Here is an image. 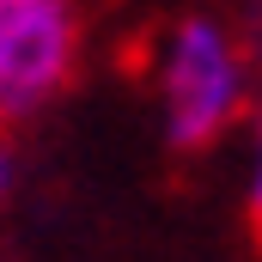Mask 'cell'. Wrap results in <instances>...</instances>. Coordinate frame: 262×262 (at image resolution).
<instances>
[{
    "label": "cell",
    "mask_w": 262,
    "mask_h": 262,
    "mask_svg": "<svg viewBox=\"0 0 262 262\" xmlns=\"http://www.w3.org/2000/svg\"><path fill=\"white\" fill-rule=\"evenodd\" d=\"M159 104H165V140L201 152L238 122L244 110V55L213 18H183L165 37L159 55Z\"/></svg>",
    "instance_id": "6da1fadb"
},
{
    "label": "cell",
    "mask_w": 262,
    "mask_h": 262,
    "mask_svg": "<svg viewBox=\"0 0 262 262\" xmlns=\"http://www.w3.org/2000/svg\"><path fill=\"white\" fill-rule=\"evenodd\" d=\"M79 61L73 0H0V116H31Z\"/></svg>",
    "instance_id": "7a4b0ae2"
},
{
    "label": "cell",
    "mask_w": 262,
    "mask_h": 262,
    "mask_svg": "<svg viewBox=\"0 0 262 262\" xmlns=\"http://www.w3.org/2000/svg\"><path fill=\"white\" fill-rule=\"evenodd\" d=\"M250 220L262 226V116H256V152H250Z\"/></svg>",
    "instance_id": "3957f363"
},
{
    "label": "cell",
    "mask_w": 262,
    "mask_h": 262,
    "mask_svg": "<svg viewBox=\"0 0 262 262\" xmlns=\"http://www.w3.org/2000/svg\"><path fill=\"white\" fill-rule=\"evenodd\" d=\"M12 183H18V159H12V140L0 134V207H6V195H12Z\"/></svg>",
    "instance_id": "277c9868"
}]
</instances>
